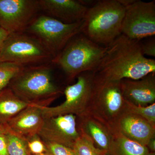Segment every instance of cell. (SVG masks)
Masks as SVG:
<instances>
[{
    "label": "cell",
    "instance_id": "1",
    "mask_svg": "<svg viewBox=\"0 0 155 155\" xmlns=\"http://www.w3.org/2000/svg\"><path fill=\"white\" fill-rule=\"evenodd\" d=\"M105 54L95 70L104 80H138L155 73V60L143 54L141 42L121 34L108 46Z\"/></svg>",
    "mask_w": 155,
    "mask_h": 155
},
{
    "label": "cell",
    "instance_id": "2",
    "mask_svg": "<svg viewBox=\"0 0 155 155\" xmlns=\"http://www.w3.org/2000/svg\"><path fill=\"white\" fill-rule=\"evenodd\" d=\"M125 8L119 0H101L88 8L81 32L97 44L107 47L122 34Z\"/></svg>",
    "mask_w": 155,
    "mask_h": 155
},
{
    "label": "cell",
    "instance_id": "3",
    "mask_svg": "<svg viewBox=\"0 0 155 155\" xmlns=\"http://www.w3.org/2000/svg\"><path fill=\"white\" fill-rule=\"evenodd\" d=\"M8 87L23 101L40 107H49L62 94L53 81L49 64L24 67Z\"/></svg>",
    "mask_w": 155,
    "mask_h": 155
},
{
    "label": "cell",
    "instance_id": "4",
    "mask_svg": "<svg viewBox=\"0 0 155 155\" xmlns=\"http://www.w3.org/2000/svg\"><path fill=\"white\" fill-rule=\"evenodd\" d=\"M107 49V47L97 44L80 32L70 40L51 64L59 66L68 80L72 81L83 72L95 71Z\"/></svg>",
    "mask_w": 155,
    "mask_h": 155
},
{
    "label": "cell",
    "instance_id": "5",
    "mask_svg": "<svg viewBox=\"0 0 155 155\" xmlns=\"http://www.w3.org/2000/svg\"><path fill=\"white\" fill-rule=\"evenodd\" d=\"M126 101L122 94L120 81L104 80L95 75L92 94L86 113L111 130L120 116L126 112Z\"/></svg>",
    "mask_w": 155,
    "mask_h": 155
},
{
    "label": "cell",
    "instance_id": "6",
    "mask_svg": "<svg viewBox=\"0 0 155 155\" xmlns=\"http://www.w3.org/2000/svg\"><path fill=\"white\" fill-rule=\"evenodd\" d=\"M82 22L66 24L45 14L38 15L25 32L37 40L54 58L71 38L80 33Z\"/></svg>",
    "mask_w": 155,
    "mask_h": 155
},
{
    "label": "cell",
    "instance_id": "7",
    "mask_svg": "<svg viewBox=\"0 0 155 155\" xmlns=\"http://www.w3.org/2000/svg\"><path fill=\"white\" fill-rule=\"evenodd\" d=\"M53 59L37 40L25 33L9 34L0 47V62L26 67L50 64Z\"/></svg>",
    "mask_w": 155,
    "mask_h": 155
},
{
    "label": "cell",
    "instance_id": "8",
    "mask_svg": "<svg viewBox=\"0 0 155 155\" xmlns=\"http://www.w3.org/2000/svg\"><path fill=\"white\" fill-rule=\"evenodd\" d=\"M94 71H87L77 76L76 83L64 90L65 101L56 107H40L44 118L72 114L78 117L86 114L90 104L94 85Z\"/></svg>",
    "mask_w": 155,
    "mask_h": 155
},
{
    "label": "cell",
    "instance_id": "9",
    "mask_svg": "<svg viewBox=\"0 0 155 155\" xmlns=\"http://www.w3.org/2000/svg\"><path fill=\"white\" fill-rule=\"evenodd\" d=\"M122 34L128 38L140 41L154 36L155 2L134 0L125 7L122 21Z\"/></svg>",
    "mask_w": 155,
    "mask_h": 155
},
{
    "label": "cell",
    "instance_id": "10",
    "mask_svg": "<svg viewBox=\"0 0 155 155\" xmlns=\"http://www.w3.org/2000/svg\"><path fill=\"white\" fill-rule=\"evenodd\" d=\"M40 11L38 0H0V27L9 34L25 33Z\"/></svg>",
    "mask_w": 155,
    "mask_h": 155
},
{
    "label": "cell",
    "instance_id": "11",
    "mask_svg": "<svg viewBox=\"0 0 155 155\" xmlns=\"http://www.w3.org/2000/svg\"><path fill=\"white\" fill-rule=\"evenodd\" d=\"M77 117L72 114L44 118L38 135L45 142L54 143L73 148L80 134Z\"/></svg>",
    "mask_w": 155,
    "mask_h": 155
},
{
    "label": "cell",
    "instance_id": "12",
    "mask_svg": "<svg viewBox=\"0 0 155 155\" xmlns=\"http://www.w3.org/2000/svg\"><path fill=\"white\" fill-rule=\"evenodd\" d=\"M111 130L113 133L119 134L146 146L155 137V127L141 117L127 112L120 116Z\"/></svg>",
    "mask_w": 155,
    "mask_h": 155
},
{
    "label": "cell",
    "instance_id": "13",
    "mask_svg": "<svg viewBox=\"0 0 155 155\" xmlns=\"http://www.w3.org/2000/svg\"><path fill=\"white\" fill-rule=\"evenodd\" d=\"M40 11L66 24L83 21L88 8L75 0H38Z\"/></svg>",
    "mask_w": 155,
    "mask_h": 155
},
{
    "label": "cell",
    "instance_id": "14",
    "mask_svg": "<svg viewBox=\"0 0 155 155\" xmlns=\"http://www.w3.org/2000/svg\"><path fill=\"white\" fill-rule=\"evenodd\" d=\"M125 101L137 106H147L155 103V73H150L138 80L120 81Z\"/></svg>",
    "mask_w": 155,
    "mask_h": 155
},
{
    "label": "cell",
    "instance_id": "15",
    "mask_svg": "<svg viewBox=\"0 0 155 155\" xmlns=\"http://www.w3.org/2000/svg\"><path fill=\"white\" fill-rule=\"evenodd\" d=\"M44 120L40 108L36 105L29 104L5 125L8 131L27 140L38 135Z\"/></svg>",
    "mask_w": 155,
    "mask_h": 155
},
{
    "label": "cell",
    "instance_id": "16",
    "mask_svg": "<svg viewBox=\"0 0 155 155\" xmlns=\"http://www.w3.org/2000/svg\"><path fill=\"white\" fill-rule=\"evenodd\" d=\"M76 123L80 134L89 137L97 148L108 152L114 138L110 127L88 113L77 117Z\"/></svg>",
    "mask_w": 155,
    "mask_h": 155
},
{
    "label": "cell",
    "instance_id": "17",
    "mask_svg": "<svg viewBox=\"0 0 155 155\" xmlns=\"http://www.w3.org/2000/svg\"><path fill=\"white\" fill-rule=\"evenodd\" d=\"M29 105L20 100L8 87L4 89L0 92V123L6 125Z\"/></svg>",
    "mask_w": 155,
    "mask_h": 155
},
{
    "label": "cell",
    "instance_id": "18",
    "mask_svg": "<svg viewBox=\"0 0 155 155\" xmlns=\"http://www.w3.org/2000/svg\"><path fill=\"white\" fill-rule=\"evenodd\" d=\"M114 138L108 155H149L146 146L128 139L119 134L114 133Z\"/></svg>",
    "mask_w": 155,
    "mask_h": 155
},
{
    "label": "cell",
    "instance_id": "19",
    "mask_svg": "<svg viewBox=\"0 0 155 155\" xmlns=\"http://www.w3.org/2000/svg\"><path fill=\"white\" fill-rule=\"evenodd\" d=\"M8 155H31L27 140L8 130L5 134Z\"/></svg>",
    "mask_w": 155,
    "mask_h": 155
},
{
    "label": "cell",
    "instance_id": "20",
    "mask_svg": "<svg viewBox=\"0 0 155 155\" xmlns=\"http://www.w3.org/2000/svg\"><path fill=\"white\" fill-rule=\"evenodd\" d=\"M72 150L75 155H105L107 154L97 148L89 137L83 134H80Z\"/></svg>",
    "mask_w": 155,
    "mask_h": 155
},
{
    "label": "cell",
    "instance_id": "21",
    "mask_svg": "<svg viewBox=\"0 0 155 155\" xmlns=\"http://www.w3.org/2000/svg\"><path fill=\"white\" fill-rule=\"evenodd\" d=\"M24 67L14 63L0 62V92L8 87L11 80Z\"/></svg>",
    "mask_w": 155,
    "mask_h": 155
},
{
    "label": "cell",
    "instance_id": "22",
    "mask_svg": "<svg viewBox=\"0 0 155 155\" xmlns=\"http://www.w3.org/2000/svg\"><path fill=\"white\" fill-rule=\"evenodd\" d=\"M126 112L141 117L155 127V103L147 106H140L126 101Z\"/></svg>",
    "mask_w": 155,
    "mask_h": 155
},
{
    "label": "cell",
    "instance_id": "23",
    "mask_svg": "<svg viewBox=\"0 0 155 155\" xmlns=\"http://www.w3.org/2000/svg\"><path fill=\"white\" fill-rule=\"evenodd\" d=\"M26 140L28 150L31 155L40 154L47 152L44 142L38 135L34 136Z\"/></svg>",
    "mask_w": 155,
    "mask_h": 155
},
{
    "label": "cell",
    "instance_id": "24",
    "mask_svg": "<svg viewBox=\"0 0 155 155\" xmlns=\"http://www.w3.org/2000/svg\"><path fill=\"white\" fill-rule=\"evenodd\" d=\"M47 152L51 155H75L72 149L51 142H45Z\"/></svg>",
    "mask_w": 155,
    "mask_h": 155
},
{
    "label": "cell",
    "instance_id": "25",
    "mask_svg": "<svg viewBox=\"0 0 155 155\" xmlns=\"http://www.w3.org/2000/svg\"><path fill=\"white\" fill-rule=\"evenodd\" d=\"M141 48L143 54L145 56L155 57V39L151 40L146 42L144 43H141Z\"/></svg>",
    "mask_w": 155,
    "mask_h": 155
},
{
    "label": "cell",
    "instance_id": "26",
    "mask_svg": "<svg viewBox=\"0 0 155 155\" xmlns=\"http://www.w3.org/2000/svg\"><path fill=\"white\" fill-rule=\"evenodd\" d=\"M5 134L0 135V155H8Z\"/></svg>",
    "mask_w": 155,
    "mask_h": 155
},
{
    "label": "cell",
    "instance_id": "27",
    "mask_svg": "<svg viewBox=\"0 0 155 155\" xmlns=\"http://www.w3.org/2000/svg\"><path fill=\"white\" fill-rule=\"evenodd\" d=\"M9 35V33L7 31L0 27V47Z\"/></svg>",
    "mask_w": 155,
    "mask_h": 155
},
{
    "label": "cell",
    "instance_id": "28",
    "mask_svg": "<svg viewBox=\"0 0 155 155\" xmlns=\"http://www.w3.org/2000/svg\"><path fill=\"white\" fill-rule=\"evenodd\" d=\"M146 146L150 152L155 153V137L150 140Z\"/></svg>",
    "mask_w": 155,
    "mask_h": 155
},
{
    "label": "cell",
    "instance_id": "29",
    "mask_svg": "<svg viewBox=\"0 0 155 155\" xmlns=\"http://www.w3.org/2000/svg\"><path fill=\"white\" fill-rule=\"evenodd\" d=\"M8 132L6 125L0 123V135L5 134Z\"/></svg>",
    "mask_w": 155,
    "mask_h": 155
},
{
    "label": "cell",
    "instance_id": "30",
    "mask_svg": "<svg viewBox=\"0 0 155 155\" xmlns=\"http://www.w3.org/2000/svg\"><path fill=\"white\" fill-rule=\"evenodd\" d=\"M37 155H51L49 153H48L47 152H46L42 153L40 154Z\"/></svg>",
    "mask_w": 155,
    "mask_h": 155
},
{
    "label": "cell",
    "instance_id": "31",
    "mask_svg": "<svg viewBox=\"0 0 155 155\" xmlns=\"http://www.w3.org/2000/svg\"><path fill=\"white\" fill-rule=\"evenodd\" d=\"M149 155H155V153L150 152Z\"/></svg>",
    "mask_w": 155,
    "mask_h": 155
},
{
    "label": "cell",
    "instance_id": "32",
    "mask_svg": "<svg viewBox=\"0 0 155 155\" xmlns=\"http://www.w3.org/2000/svg\"><path fill=\"white\" fill-rule=\"evenodd\" d=\"M105 155H107V154H106Z\"/></svg>",
    "mask_w": 155,
    "mask_h": 155
},
{
    "label": "cell",
    "instance_id": "33",
    "mask_svg": "<svg viewBox=\"0 0 155 155\" xmlns=\"http://www.w3.org/2000/svg\"></svg>",
    "mask_w": 155,
    "mask_h": 155
}]
</instances>
